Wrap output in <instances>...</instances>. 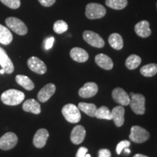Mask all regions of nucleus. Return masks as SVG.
<instances>
[{
	"label": "nucleus",
	"mask_w": 157,
	"mask_h": 157,
	"mask_svg": "<svg viewBox=\"0 0 157 157\" xmlns=\"http://www.w3.org/2000/svg\"><path fill=\"white\" fill-rule=\"evenodd\" d=\"M25 99V94L19 90L10 89L6 90L1 95V101L7 105H17Z\"/></svg>",
	"instance_id": "obj_1"
},
{
	"label": "nucleus",
	"mask_w": 157,
	"mask_h": 157,
	"mask_svg": "<svg viewBox=\"0 0 157 157\" xmlns=\"http://www.w3.org/2000/svg\"><path fill=\"white\" fill-rule=\"evenodd\" d=\"M146 98L141 94H135L134 93H130V105L131 109L135 114L143 115L146 111Z\"/></svg>",
	"instance_id": "obj_2"
},
{
	"label": "nucleus",
	"mask_w": 157,
	"mask_h": 157,
	"mask_svg": "<svg viewBox=\"0 0 157 157\" xmlns=\"http://www.w3.org/2000/svg\"><path fill=\"white\" fill-rule=\"evenodd\" d=\"M62 114L66 121L70 123H78L81 120V113L74 104L68 103L62 109Z\"/></svg>",
	"instance_id": "obj_3"
},
{
	"label": "nucleus",
	"mask_w": 157,
	"mask_h": 157,
	"mask_svg": "<svg viewBox=\"0 0 157 157\" xmlns=\"http://www.w3.org/2000/svg\"><path fill=\"white\" fill-rule=\"evenodd\" d=\"M106 14V10L104 6L98 3H89L86 6L85 15L88 19H100Z\"/></svg>",
	"instance_id": "obj_4"
},
{
	"label": "nucleus",
	"mask_w": 157,
	"mask_h": 157,
	"mask_svg": "<svg viewBox=\"0 0 157 157\" xmlns=\"http://www.w3.org/2000/svg\"><path fill=\"white\" fill-rule=\"evenodd\" d=\"M6 25L15 34L23 36L28 33V28L26 25L21 20L15 17H9L5 20Z\"/></svg>",
	"instance_id": "obj_5"
},
{
	"label": "nucleus",
	"mask_w": 157,
	"mask_h": 157,
	"mask_svg": "<svg viewBox=\"0 0 157 157\" xmlns=\"http://www.w3.org/2000/svg\"><path fill=\"white\" fill-rule=\"evenodd\" d=\"M129 139L135 143H143L146 142L150 137V134L146 129L140 126H132L129 135Z\"/></svg>",
	"instance_id": "obj_6"
},
{
	"label": "nucleus",
	"mask_w": 157,
	"mask_h": 157,
	"mask_svg": "<svg viewBox=\"0 0 157 157\" xmlns=\"http://www.w3.org/2000/svg\"><path fill=\"white\" fill-rule=\"evenodd\" d=\"M83 39L86 42L94 48H102L105 45L103 39L97 33L92 31H84L83 33Z\"/></svg>",
	"instance_id": "obj_7"
},
{
	"label": "nucleus",
	"mask_w": 157,
	"mask_h": 157,
	"mask_svg": "<svg viewBox=\"0 0 157 157\" xmlns=\"http://www.w3.org/2000/svg\"><path fill=\"white\" fill-rule=\"evenodd\" d=\"M18 138L15 133L9 132L5 133L0 137V149L8 151L16 146Z\"/></svg>",
	"instance_id": "obj_8"
},
{
	"label": "nucleus",
	"mask_w": 157,
	"mask_h": 157,
	"mask_svg": "<svg viewBox=\"0 0 157 157\" xmlns=\"http://www.w3.org/2000/svg\"><path fill=\"white\" fill-rule=\"evenodd\" d=\"M27 64H28L29 68L32 71L38 74H41V75L46 73L47 69H48L44 63L39 58L35 56L31 57L30 58H29Z\"/></svg>",
	"instance_id": "obj_9"
},
{
	"label": "nucleus",
	"mask_w": 157,
	"mask_h": 157,
	"mask_svg": "<svg viewBox=\"0 0 157 157\" xmlns=\"http://www.w3.org/2000/svg\"><path fill=\"white\" fill-rule=\"evenodd\" d=\"M112 98L116 103L122 106L129 105L130 98L126 92L121 87H117L112 91Z\"/></svg>",
	"instance_id": "obj_10"
},
{
	"label": "nucleus",
	"mask_w": 157,
	"mask_h": 157,
	"mask_svg": "<svg viewBox=\"0 0 157 157\" xmlns=\"http://www.w3.org/2000/svg\"><path fill=\"white\" fill-rule=\"evenodd\" d=\"M98 92V87L95 82H87L78 90V95L82 98H89L95 96Z\"/></svg>",
	"instance_id": "obj_11"
},
{
	"label": "nucleus",
	"mask_w": 157,
	"mask_h": 157,
	"mask_svg": "<svg viewBox=\"0 0 157 157\" xmlns=\"http://www.w3.org/2000/svg\"><path fill=\"white\" fill-rule=\"evenodd\" d=\"M56 87L54 84L49 83L39 90L37 94V98L42 103H45L56 93Z\"/></svg>",
	"instance_id": "obj_12"
},
{
	"label": "nucleus",
	"mask_w": 157,
	"mask_h": 157,
	"mask_svg": "<svg viewBox=\"0 0 157 157\" xmlns=\"http://www.w3.org/2000/svg\"><path fill=\"white\" fill-rule=\"evenodd\" d=\"M0 66L6 74H10L14 71V66L13 62L7 56L6 51L2 48H0Z\"/></svg>",
	"instance_id": "obj_13"
},
{
	"label": "nucleus",
	"mask_w": 157,
	"mask_h": 157,
	"mask_svg": "<svg viewBox=\"0 0 157 157\" xmlns=\"http://www.w3.org/2000/svg\"><path fill=\"white\" fill-rule=\"evenodd\" d=\"M86 135V130L82 125H76L71 132V141L75 145H78L83 142Z\"/></svg>",
	"instance_id": "obj_14"
},
{
	"label": "nucleus",
	"mask_w": 157,
	"mask_h": 157,
	"mask_svg": "<svg viewBox=\"0 0 157 157\" xmlns=\"http://www.w3.org/2000/svg\"><path fill=\"white\" fill-rule=\"evenodd\" d=\"M48 137L49 132L46 129H39L33 138L34 146L38 148H42L46 145Z\"/></svg>",
	"instance_id": "obj_15"
},
{
	"label": "nucleus",
	"mask_w": 157,
	"mask_h": 157,
	"mask_svg": "<svg viewBox=\"0 0 157 157\" xmlns=\"http://www.w3.org/2000/svg\"><path fill=\"white\" fill-rule=\"evenodd\" d=\"M135 31L137 36L142 38H147L151 34L150 23L147 21H141L135 25Z\"/></svg>",
	"instance_id": "obj_16"
},
{
	"label": "nucleus",
	"mask_w": 157,
	"mask_h": 157,
	"mask_svg": "<svg viewBox=\"0 0 157 157\" xmlns=\"http://www.w3.org/2000/svg\"><path fill=\"white\" fill-rule=\"evenodd\" d=\"M125 110L122 105H118L113 108L111 111L112 119L114 121L115 125L118 127L122 126L124 123Z\"/></svg>",
	"instance_id": "obj_17"
},
{
	"label": "nucleus",
	"mask_w": 157,
	"mask_h": 157,
	"mask_svg": "<svg viewBox=\"0 0 157 157\" xmlns=\"http://www.w3.org/2000/svg\"><path fill=\"white\" fill-rule=\"evenodd\" d=\"M95 61L98 66L105 70H111L113 67V63L111 58L105 54L97 55L95 58Z\"/></svg>",
	"instance_id": "obj_18"
},
{
	"label": "nucleus",
	"mask_w": 157,
	"mask_h": 157,
	"mask_svg": "<svg viewBox=\"0 0 157 157\" xmlns=\"http://www.w3.org/2000/svg\"><path fill=\"white\" fill-rule=\"evenodd\" d=\"M70 56L74 61L78 63H84L89 58V55L84 49L80 48H74L70 51Z\"/></svg>",
	"instance_id": "obj_19"
},
{
	"label": "nucleus",
	"mask_w": 157,
	"mask_h": 157,
	"mask_svg": "<svg viewBox=\"0 0 157 157\" xmlns=\"http://www.w3.org/2000/svg\"><path fill=\"white\" fill-rule=\"evenodd\" d=\"M23 111L30 112L34 114H39L41 113V105L39 103L34 99H28L23 104Z\"/></svg>",
	"instance_id": "obj_20"
},
{
	"label": "nucleus",
	"mask_w": 157,
	"mask_h": 157,
	"mask_svg": "<svg viewBox=\"0 0 157 157\" xmlns=\"http://www.w3.org/2000/svg\"><path fill=\"white\" fill-rule=\"evenodd\" d=\"M13 39V36L8 28L0 24V43L4 45L10 44Z\"/></svg>",
	"instance_id": "obj_21"
},
{
	"label": "nucleus",
	"mask_w": 157,
	"mask_h": 157,
	"mask_svg": "<svg viewBox=\"0 0 157 157\" xmlns=\"http://www.w3.org/2000/svg\"><path fill=\"white\" fill-rule=\"evenodd\" d=\"M109 43L111 47L117 50H120L123 48V39L120 34L117 33L111 34L109 37Z\"/></svg>",
	"instance_id": "obj_22"
},
{
	"label": "nucleus",
	"mask_w": 157,
	"mask_h": 157,
	"mask_svg": "<svg viewBox=\"0 0 157 157\" xmlns=\"http://www.w3.org/2000/svg\"><path fill=\"white\" fill-rule=\"evenodd\" d=\"M15 81L19 85H21L26 90H32L34 88V82L26 76L21 75V74L17 75L15 77Z\"/></svg>",
	"instance_id": "obj_23"
},
{
	"label": "nucleus",
	"mask_w": 157,
	"mask_h": 157,
	"mask_svg": "<svg viewBox=\"0 0 157 157\" xmlns=\"http://www.w3.org/2000/svg\"><path fill=\"white\" fill-rule=\"evenodd\" d=\"M140 74L146 77H151L157 74V64L149 63L143 66L140 68Z\"/></svg>",
	"instance_id": "obj_24"
},
{
	"label": "nucleus",
	"mask_w": 157,
	"mask_h": 157,
	"mask_svg": "<svg viewBox=\"0 0 157 157\" xmlns=\"http://www.w3.org/2000/svg\"><path fill=\"white\" fill-rule=\"evenodd\" d=\"M141 63V58L137 55H131L127 58L125 61V66L129 70H134L140 66Z\"/></svg>",
	"instance_id": "obj_25"
},
{
	"label": "nucleus",
	"mask_w": 157,
	"mask_h": 157,
	"mask_svg": "<svg viewBox=\"0 0 157 157\" xmlns=\"http://www.w3.org/2000/svg\"><path fill=\"white\" fill-rule=\"evenodd\" d=\"M78 109L81 110L86 114L91 117H95V113L97 107L93 103H79L78 105Z\"/></svg>",
	"instance_id": "obj_26"
},
{
	"label": "nucleus",
	"mask_w": 157,
	"mask_h": 157,
	"mask_svg": "<svg viewBox=\"0 0 157 157\" xmlns=\"http://www.w3.org/2000/svg\"><path fill=\"white\" fill-rule=\"evenodd\" d=\"M95 117L100 119L111 120L112 119V113L106 106L103 105V106H101L99 109H97V110H96Z\"/></svg>",
	"instance_id": "obj_27"
},
{
	"label": "nucleus",
	"mask_w": 157,
	"mask_h": 157,
	"mask_svg": "<svg viewBox=\"0 0 157 157\" xmlns=\"http://www.w3.org/2000/svg\"><path fill=\"white\" fill-rule=\"evenodd\" d=\"M127 0H105V5L113 10H122L127 7Z\"/></svg>",
	"instance_id": "obj_28"
},
{
	"label": "nucleus",
	"mask_w": 157,
	"mask_h": 157,
	"mask_svg": "<svg viewBox=\"0 0 157 157\" xmlns=\"http://www.w3.org/2000/svg\"><path fill=\"white\" fill-rule=\"evenodd\" d=\"M68 25L67 23L65 22L64 21H62V20L57 21L53 25V30L58 34H63L68 30Z\"/></svg>",
	"instance_id": "obj_29"
},
{
	"label": "nucleus",
	"mask_w": 157,
	"mask_h": 157,
	"mask_svg": "<svg viewBox=\"0 0 157 157\" xmlns=\"http://www.w3.org/2000/svg\"><path fill=\"white\" fill-rule=\"evenodd\" d=\"M0 2L9 8L13 10L19 8L21 6V0H0Z\"/></svg>",
	"instance_id": "obj_30"
},
{
	"label": "nucleus",
	"mask_w": 157,
	"mask_h": 157,
	"mask_svg": "<svg viewBox=\"0 0 157 157\" xmlns=\"http://www.w3.org/2000/svg\"><path fill=\"white\" fill-rule=\"evenodd\" d=\"M130 142L129 140H121V142L118 143L117 146V149H116V151H117V154H121L122 150H124L125 148H128V147L130 146Z\"/></svg>",
	"instance_id": "obj_31"
},
{
	"label": "nucleus",
	"mask_w": 157,
	"mask_h": 157,
	"mask_svg": "<svg viewBox=\"0 0 157 157\" xmlns=\"http://www.w3.org/2000/svg\"><path fill=\"white\" fill-rule=\"evenodd\" d=\"M54 42H55V38L52 36H50L49 37L45 40V42H44V48H45V50H50V48H52V45L54 44Z\"/></svg>",
	"instance_id": "obj_32"
},
{
	"label": "nucleus",
	"mask_w": 157,
	"mask_h": 157,
	"mask_svg": "<svg viewBox=\"0 0 157 157\" xmlns=\"http://www.w3.org/2000/svg\"><path fill=\"white\" fill-rule=\"evenodd\" d=\"M88 149L86 148V147H80L77 151V153H76V157H85L86 154H87Z\"/></svg>",
	"instance_id": "obj_33"
},
{
	"label": "nucleus",
	"mask_w": 157,
	"mask_h": 157,
	"mask_svg": "<svg viewBox=\"0 0 157 157\" xmlns=\"http://www.w3.org/2000/svg\"><path fill=\"white\" fill-rule=\"evenodd\" d=\"M111 151L107 148H103L98 151V157H111Z\"/></svg>",
	"instance_id": "obj_34"
},
{
	"label": "nucleus",
	"mask_w": 157,
	"mask_h": 157,
	"mask_svg": "<svg viewBox=\"0 0 157 157\" xmlns=\"http://www.w3.org/2000/svg\"><path fill=\"white\" fill-rule=\"evenodd\" d=\"M38 1L44 7H49L53 5L56 3V0H38Z\"/></svg>",
	"instance_id": "obj_35"
},
{
	"label": "nucleus",
	"mask_w": 157,
	"mask_h": 157,
	"mask_svg": "<svg viewBox=\"0 0 157 157\" xmlns=\"http://www.w3.org/2000/svg\"><path fill=\"white\" fill-rule=\"evenodd\" d=\"M133 157H148V156H146V155H143V154H135Z\"/></svg>",
	"instance_id": "obj_36"
},
{
	"label": "nucleus",
	"mask_w": 157,
	"mask_h": 157,
	"mask_svg": "<svg viewBox=\"0 0 157 157\" xmlns=\"http://www.w3.org/2000/svg\"><path fill=\"white\" fill-rule=\"evenodd\" d=\"M124 152L127 153V154H130L131 151L129 150V149L128 148H125L124 149Z\"/></svg>",
	"instance_id": "obj_37"
},
{
	"label": "nucleus",
	"mask_w": 157,
	"mask_h": 157,
	"mask_svg": "<svg viewBox=\"0 0 157 157\" xmlns=\"http://www.w3.org/2000/svg\"><path fill=\"white\" fill-rule=\"evenodd\" d=\"M0 74H5V71H4V69H2H2L0 70Z\"/></svg>",
	"instance_id": "obj_38"
},
{
	"label": "nucleus",
	"mask_w": 157,
	"mask_h": 157,
	"mask_svg": "<svg viewBox=\"0 0 157 157\" xmlns=\"http://www.w3.org/2000/svg\"><path fill=\"white\" fill-rule=\"evenodd\" d=\"M85 157H91V156H90V154H86V156H85Z\"/></svg>",
	"instance_id": "obj_39"
},
{
	"label": "nucleus",
	"mask_w": 157,
	"mask_h": 157,
	"mask_svg": "<svg viewBox=\"0 0 157 157\" xmlns=\"http://www.w3.org/2000/svg\"><path fill=\"white\" fill-rule=\"evenodd\" d=\"M156 7H157V4H156Z\"/></svg>",
	"instance_id": "obj_40"
}]
</instances>
